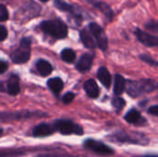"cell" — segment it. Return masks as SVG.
Here are the masks:
<instances>
[{"label": "cell", "mask_w": 158, "mask_h": 157, "mask_svg": "<svg viewBox=\"0 0 158 157\" xmlns=\"http://www.w3.org/2000/svg\"><path fill=\"white\" fill-rule=\"evenodd\" d=\"M9 19V13L4 4H0V21H6Z\"/></svg>", "instance_id": "cell-27"}, {"label": "cell", "mask_w": 158, "mask_h": 157, "mask_svg": "<svg viewBox=\"0 0 158 157\" xmlns=\"http://www.w3.org/2000/svg\"><path fill=\"white\" fill-rule=\"evenodd\" d=\"M0 92H5V88L2 83H0Z\"/></svg>", "instance_id": "cell-34"}, {"label": "cell", "mask_w": 158, "mask_h": 157, "mask_svg": "<svg viewBox=\"0 0 158 157\" xmlns=\"http://www.w3.org/2000/svg\"><path fill=\"white\" fill-rule=\"evenodd\" d=\"M88 4H90L92 6L99 10L108 21H112L115 18V12L112 9V7L106 2L99 1V0H85Z\"/></svg>", "instance_id": "cell-12"}, {"label": "cell", "mask_w": 158, "mask_h": 157, "mask_svg": "<svg viewBox=\"0 0 158 157\" xmlns=\"http://www.w3.org/2000/svg\"><path fill=\"white\" fill-rule=\"evenodd\" d=\"M54 132H56V130L54 129L53 125L47 124V123H40L38 124L32 130V135L34 137H47L52 135Z\"/></svg>", "instance_id": "cell-14"}, {"label": "cell", "mask_w": 158, "mask_h": 157, "mask_svg": "<svg viewBox=\"0 0 158 157\" xmlns=\"http://www.w3.org/2000/svg\"><path fill=\"white\" fill-rule=\"evenodd\" d=\"M8 68V64L6 62V61H3V60H0V74L4 73Z\"/></svg>", "instance_id": "cell-32"}, {"label": "cell", "mask_w": 158, "mask_h": 157, "mask_svg": "<svg viewBox=\"0 0 158 157\" xmlns=\"http://www.w3.org/2000/svg\"><path fill=\"white\" fill-rule=\"evenodd\" d=\"M143 157H158L157 155H146V156H143Z\"/></svg>", "instance_id": "cell-36"}, {"label": "cell", "mask_w": 158, "mask_h": 157, "mask_svg": "<svg viewBox=\"0 0 158 157\" xmlns=\"http://www.w3.org/2000/svg\"><path fill=\"white\" fill-rule=\"evenodd\" d=\"M83 88L87 95L91 98H97L100 93L99 87L94 80H88L84 82Z\"/></svg>", "instance_id": "cell-17"}, {"label": "cell", "mask_w": 158, "mask_h": 157, "mask_svg": "<svg viewBox=\"0 0 158 157\" xmlns=\"http://www.w3.org/2000/svg\"><path fill=\"white\" fill-rule=\"evenodd\" d=\"M47 85L49 89L56 94H58L64 88V83L63 81L60 78H52L47 81Z\"/></svg>", "instance_id": "cell-22"}, {"label": "cell", "mask_w": 158, "mask_h": 157, "mask_svg": "<svg viewBox=\"0 0 158 157\" xmlns=\"http://www.w3.org/2000/svg\"><path fill=\"white\" fill-rule=\"evenodd\" d=\"M148 112L149 114L153 115V116H156L158 118V105H154V106H151L149 109H148Z\"/></svg>", "instance_id": "cell-33"}, {"label": "cell", "mask_w": 158, "mask_h": 157, "mask_svg": "<svg viewBox=\"0 0 158 157\" xmlns=\"http://www.w3.org/2000/svg\"><path fill=\"white\" fill-rule=\"evenodd\" d=\"M36 69L37 71L39 72V74L43 77H46L48 75L51 74V72L53 71V67L52 65L44 60V59H39L37 62H36Z\"/></svg>", "instance_id": "cell-19"}, {"label": "cell", "mask_w": 158, "mask_h": 157, "mask_svg": "<svg viewBox=\"0 0 158 157\" xmlns=\"http://www.w3.org/2000/svg\"><path fill=\"white\" fill-rule=\"evenodd\" d=\"M45 113L31 112V111H20V112H0V120H19L23 118H30L32 117H44Z\"/></svg>", "instance_id": "cell-10"}, {"label": "cell", "mask_w": 158, "mask_h": 157, "mask_svg": "<svg viewBox=\"0 0 158 157\" xmlns=\"http://www.w3.org/2000/svg\"><path fill=\"white\" fill-rule=\"evenodd\" d=\"M134 34L137 40L146 47H158V36L150 34L140 28H136Z\"/></svg>", "instance_id": "cell-11"}, {"label": "cell", "mask_w": 158, "mask_h": 157, "mask_svg": "<svg viewBox=\"0 0 158 157\" xmlns=\"http://www.w3.org/2000/svg\"><path fill=\"white\" fill-rule=\"evenodd\" d=\"M109 138L116 143H134V144H147L148 143V139L144 135L140 134V133L129 134L124 131H119V132L114 133Z\"/></svg>", "instance_id": "cell-7"}, {"label": "cell", "mask_w": 158, "mask_h": 157, "mask_svg": "<svg viewBox=\"0 0 158 157\" xmlns=\"http://www.w3.org/2000/svg\"><path fill=\"white\" fill-rule=\"evenodd\" d=\"M54 1V6L60 11L68 13L69 14V18L72 19L70 20H74L76 25H81L82 20H83V16H84V12L83 9L75 4H70L68 3L64 0H53Z\"/></svg>", "instance_id": "cell-3"}, {"label": "cell", "mask_w": 158, "mask_h": 157, "mask_svg": "<svg viewBox=\"0 0 158 157\" xmlns=\"http://www.w3.org/2000/svg\"><path fill=\"white\" fill-rule=\"evenodd\" d=\"M97 78L100 81V82L106 87V88H109L111 85V75L110 72L108 71V69L105 67H101L99 68L98 71H97Z\"/></svg>", "instance_id": "cell-20"}, {"label": "cell", "mask_w": 158, "mask_h": 157, "mask_svg": "<svg viewBox=\"0 0 158 157\" xmlns=\"http://www.w3.org/2000/svg\"><path fill=\"white\" fill-rule=\"evenodd\" d=\"M83 146L86 149H88L97 155H100L108 156V155H112L114 154V150L111 147L107 146L106 144H105L102 142L95 141L93 139L86 140L83 143Z\"/></svg>", "instance_id": "cell-9"}, {"label": "cell", "mask_w": 158, "mask_h": 157, "mask_svg": "<svg viewBox=\"0 0 158 157\" xmlns=\"http://www.w3.org/2000/svg\"><path fill=\"white\" fill-rule=\"evenodd\" d=\"M42 11V6L35 3L32 0H29L27 2H24L16 11L15 17L16 19H22L29 20L32 18L40 16Z\"/></svg>", "instance_id": "cell-5"}, {"label": "cell", "mask_w": 158, "mask_h": 157, "mask_svg": "<svg viewBox=\"0 0 158 157\" xmlns=\"http://www.w3.org/2000/svg\"><path fill=\"white\" fill-rule=\"evenodd\" d=\"M144 28L153 32H158V19H150L144 24Z\"/></svg>", "instance_id": "cell-26"}, {"label": "cell", "mask_w": 158, "mask_h": 157, "mask_svg": "<svg viewBox=\"0 0 158 157\" xmlns=\"http://www.w3.org/2000/svg\"><path fill=\"white\" fill-rule=\"evenodd\" d=\"M140 58L143 61V62H145V63H147L148 65H150V66H153V67H158V61H156L154 58H152L150 56H148V55H144V54H143V55H141L140 56Z\"/></svg>", "instance_id": "cell-28"}, {"label": "cell", "mask_w": 158, "mask_h": 157, "mask_svg": "<svg viewBox=\"0 0 158 157\" xmlns=\"http://www.w3.org/2000/svg\"><path fill=\"white\" fill-rule=\"evenodd\" d=\"M158 89V82L151 79H144L140 81H127L126 91L128 94L135 98L144 93H152Z\"/></svg>", "instance_id": "cell-2"}, {"label": "cell", "mask_w": 158, "mask_h": 157, "mask_svg": "<svg viewBox=\"0 0 158 157\" xmlns=\"http://www.w3.org/2000/svg\"><path fill=\"white\" fill-rule=\"evenodd\" d=\"M6 92L8 93V94L10 95H18L20 92V85H19V79L17 75L12 74L8 81H7V84H6Z\"/></svg>", "instance_id": "cell-16"}, {"label": "cell", "mask_w": 158, "mask_h": 157, "mask_svg": "<svg viewBox=\"0 0 158 157\" xmlns=\"http://www.w3.org/2000/svg\"><path fill=\"white\" fill-rule=\"evenodd\" d=\"M7 34H8L7 29L4 25L0 24V42L5 41L7 37Z\"/></svg>", "instance_id": "cell-30"}, {"label": "cell", "mask_w": 158, "mask_h": 157, "mask_svg": "<svg viewBox=\"0 0 158 157\" xmlns=\"http://www.w3.org/2000/svg\"><path fill=\"white\" fill-rule=\"evenodd\" d=\"M24 155L21 150H3L0 151V157H17Z\"/></svg>", "instance_id": "cell-24"}, {"label": "cell", "mask_w": 158, "mask_h": 157, "mask_svg": "<svg viewBox=\"0 0 158 157\" xmlns=\"http://www.w3.org/2000/svg\"><path fill=\"white\" fill-rule=\"evenodd\" d=\"M37 157H76L73 156V155H63V154H60V153H52V154H45V155H38Z\"/></svg>", "instance_id": "cell-31"}, {"label": "cell", "mask_w": 158, "mask_h": 157, "mask_svg": "<svg viewBox=\"0 0 158 157\" xmlns=\"http://www.w3.org/2000/svg\"><path fill=\"white\" fill-rule=\"evenodd\" d=\"M39 27L43 32L55 39H64L69 33L68 25L60 19L43 20Z\"/></svg>", "instance_id": "cell-1"}, {"label": "cell", "mask_w": 158, "mask_h": 157, "mask_svg": "<svg viewBox=\"0 0 158 157\" xmlns=\"http://www.w3.org/2000/svg\"><path fill=\"white\" fill-rule=\"evenodd\" d=\"M74 98H75V94L73 93H67L64 96H63V99H62V101H63V103L65 104V105H69V104H70L73 100H74Z\"/></svg>", "instance_id": "cell-29"}, {"label": "cell", "mask_w": 158, "mask_h": 157, "mask_svg": "<svg viewBox=\"0 0 158 157\" xmlns=\"http://www.w3.org/2000/svg\"><path fill=\"white\" fill-rule=\"evenodd\" d=\"M40 2H42V3H47L49 0H39Z\"/></svg>", "instance_id": "cell-35"}, {"label": "cell", "mask_w": 158, "mask_h": 157, "mask_svg": "<svg viewBox=\"0 0 158 157\" xmlns=\"http://www.w3.org/2000/svg\"><path fill=\"white\" fill-rule=\"evenodd\" d=\"M127 81L120 74H116L114 79V93L120 95L126 90Z\"/></svg>", "instance_id": "cell-21"}, {"label": "cell", "mask_w": 158, "mask_h": 157, "mask_svg": "<svg viewBox=\"0 0 158 157\" xmlns=\"http://www.w3.org/2000/svg\"><path fill=\"white\" fill-rule=\"evenodd\" d=\"M124 118H125V120H126L127 122H129V123H131V124H135V125L140 124L141 122H142V123H144V122H145V119H143V118H142L141 113H140L137 109H135V108H131V109L125 115Z\"/></svg>", "instance_id": "cell-18"}, {"label": "cell", "mask_w": 158, "mask_h": 157, "mask_svg": "<svg viewBox=\"0 0 158 157\" xmlns=\"http://www.w3.org/2000/svg\"><path fill=\"white\" fill-rule=\"evenodd\" d=\"M31 38L23 37L20 40L19 46L10 54V59L15 64L26 63L31 57Z\"/></svg>", "instance_id": "cell-4"}, {"label": "cell", "mask_w": 158, "mask_h": 157, "mask_svg": "<svg viewBox=\"0 0 158 157\" xmlns=\"http://www.w3.org/2000/svg\"><path fill=\"white\" fill-rule=\"evenodd\" d=\"M53 127L56 131H58L62 135H82V128L69 119H56L53 123Z\"/></svg>", "instance_id": "cell-6"}, {"label": "cell", "mask_w": 158, "mask_h": 157, "mask_svg": "<svg viewBox=\"0 0 158 157\" xmlns=\"http://www.w3.org/2000/svg\"><path fill=\"white\" fill-rule=\"evenodd\" d=\"M88 30L90 31L93 37L95 39L96 45L102 51H106L108 47V40L105 30L96 22H91L88 25Z\"/></svg>", "instance_id": "cell-8"}, {"label": "cell", "mask_w": 158, "mask_h": 157, "mask_svg": "<svg viewBox=\"0 0 158 157\" xmlns=\"http://www.w3.org/2000/svg\"><path fill=\"white\" fill-rule=\"evenodd\" d=\"M61 59L67 63H73L76 59V53L71 48H65L60 54Z\"/></svg>", "instance_id": "cell-23"}, {"label": "cell", "mask_w": 158, "mask_h": 157, "mask_svg": "<svg viewBox=\"0 0 158 157\" xmlns=\"http://www.w3.org/2000/svg\"><path fill=\"white\" fill-rule=\"evenodd\" d=\"M80 38L83 45L88 49H94L96 47V43L91 34L88 28H84L80 31Z\"/></svg>", "instance_id": "cell-15"}, {"label": "cell", "mask_w": 158, "mask_h": 157, "mask_svg": "<svg viewBox=\"0 0 158 157\" xmlns=\"http://www.w3.org/2000/svg\"><path fill=\"white\" fill-rule=\"evenodd\" d=\"M2 134H3V130L0 129V136H2Z\"/></svg>", "instance_id": "cell-37"}, {"label": "cell", "mask_w": 158, "mask_h": 157, "mask_svg": "<svg viewBox=\"0 0 158 157\" xmlns=\"http://www.w3.org/2000/svg\"><path fill=\"white\" fill-rule=\"evenodd\" d=\"M112 105L113 106L117 109L118 112L121 111L124 107H125V105H126V102L123 98L121 97H114L112 99Z\"/></svg>", "instance_id": "cell-25"}, {"label": "cell", "mask_w": 158, "mask_h": 157, "mask_svg": "<svg viewBox=\"0 0 158 157\" xmlns=\"http://www.w3.org/2000/svg\"><path fill=\"white\" fill-rule=\"evenodd\" d=\"M94 59V54H93V53L83 54L78 60V62L76 64V68L81 72L88 71L93 65Z\"/></svg>", "instance_id": "cell-13"}]
</instances>
